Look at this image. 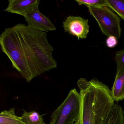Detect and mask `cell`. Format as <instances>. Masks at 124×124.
<instances>
[{"instance_id": "2e32d148", "label": "cell", "mask_w": 124, "mask_h": 124, "mask_svg": "<svg viewBox=\"0 0 124 124\" xmlns=\"http://www.w3.org/2000/svg\"><path fill=\"white\" fill-rule=\"evenodd\" d=\"M77 124V122H75V123H74V124Z\"/></svg>"}, {"instance_id": "4fadbf2b", "label": "cell", "mask_w": 124, "mask_h": 124, "mask_svg": "<svg viewBox=\"0 0 124 124\" xmlns=\"http://www.w3.org/2000/svg\"><path fill=\"white\" fill-rule=\"evenodd\" d=\"M116 71L124 69V49L118 51L115 54Z\"/></svg>"}, {"instance_id": "6da1fadb", "label": "cell", "mask_w": 124, "mask_h": 124, "mask_svg": "<svg viewBox=\"0 0 124 124\" xmlns=\"http://www.w3.org/2000/svg\"><path fill=\"white\" fill-rule=\"evenodd\" d=\"M47 35L21 23L6 28L0 35L1 51L28 82L57 67Z\"/></svg>"}, {"instance_id": "277c9868", "label": "cell", "mask_w": 124, "mask_h": 124, "mask_svg": "<svg viewBox=\"0 0 124 124\" xmlns=\"http://www.w3.org/2000/svg\"><path fill=\"white\" fill-rule=\"evenodd\" d=\"M90 14L98 23L102 33L106 36L121 37V19L113 11L107 6L88 7Z\"/></svg>"}, {"instance_id": "ba28073f", "label": "cell", "mask_w": 124, "mask_h": 124, "mask_svg": "<svg viewBox=\"0 0 124 124\" xmlns=\"http://www.w3.org/2000/svg\"><path fill=\"white\" fill-rule=\"evenodd\" d=\"M111 91L115 101L118 102L124 99V69L116 71L115 81Z\"/></svg>"}, {"instance_id": "52a82bcc", "label": "cell", "mask_w": 124, "mask_h": 124, "mask_svg": "<svg viewBox=\"0 0 124 124\" xmlns=\"http://www.w3.org/2000/svg\"><path fill=\"white\" fill-rule=\"evenodd\" d=\"M40 1V0H9L8 6L4 11L23 16L30 11L39 9Z\"/></svg>"}, {"instance_id": "7c38bea8", "label": "cell", "mask_w": 124, "mask_h": 124, "mask_svg": "<svg viewBox=\"0 0 124 124\" xmlns=\"http://www.w3.org/2000/svg\"><path fill=\"white\" fill-rule=\"evenodd\" d=\"M79 5H85L88 7L106 6V0H76Z\"/></svg>"}, {"instance_id": "5bb4252c", "label": "cell", "mask_w": 124, "mask_h": 124, "mask_svg": "<svg viewBox=\"0 0 124 124\" xmlns=\"http://www.w3.org/2000/svg\"><path fill=\"white\" fill-rule=\"evenodd\" d=\"M118 43L117 39L113 36H108L106 40V44L109 48L115 47Z\"/></svg>"}, {"instance_id": "8992f818", "label": "cell", "mask_w": 124, "mask_h": 124, "mask_svg": "<svg viewBox=\"0 0 124 124\" xmlns=\"http://www.w3.org/2000/svg\"><path fill=\"white\" fill-rule=\"evenodd\" d=\"M23 17L27 23L28 26L32 29L46 33L56 30L55 25L50 19L39 9L28 12Z\"/></svg>"}, {"instance_id": "5b68a950", "label": "cell", "mask_w": 124, "mask_h": 124, "mask_svg": "<svg viewBox=\"0 0 124 124\" xmlns=\"http://www.w3.org/2000/svg\"><path fill=\"white\" fill-rule=\"evenodd\" d=\"M65 33L80 39L86 38L89 32V19L81 17L69 16L63 22Z\"/></svg>"}, {"instance_id": "30bf717a", "label": "cell", "mask_w": 124, "mask_h": 124, "mask_svg": "<svg viewBox=\"0 0 124 124\" xmlns=\"http://www.w3.org/2000/svg\"><path fill=\"white\" fill-rule=\"evenodd\" d=\"M20 118L25 124H45L43 116L34 111L29 112L24 111Z\"/></svg>"}, {"instance_id": "3957f363", "label": "cell", "mask_w": 124, "mask_h": 124, "mask_svg": "<svg viewBox=\"0 0 124 124\" xmlns=\"http://www.w3.org/2000/svg\"><path fill=\"white\" fill-rule=\"evenodd\" d=\"M80 107L79 92L70 90L62 104L54 111L49 124H73L78 120Z\"/></svg>"}, {"instance_id": "9a60e30c", "label": "cell", "mask_w": 124, "mask_h": 124, "mask_svg": "<svg viewBox=\"0 0 124 124\" xmlns=\"http://www.w3.org/2000/svg\"><path fill=\"white\" fill-rule=\"evenodd\" d=\"M105 124H124V121L118 117L110 116L107 119Z\"/></svg>"}, {"instance_id": "8fae6325", "label": "cell", "mask_w": 124, "mask_h": 124, "mask_svg": "<svg viewBox=\"0 0 124 124\" xmlns=\"http://www.w3.org/2000/svg\"><path fill=\"white\" fill-rule=\"evenodd\" d=\"M106 6L124 20V0H106Z\"/></svg>"}, {"instance_id": "9c48e42d", "label": "cell", "mask_w": 124, "mask_h": 124, "mask_svg": "<svg viewBox=\"0 0 124 124\" xmlns=\"http://www.w3.org/2000/svg\"><path fill=\"white\" fill-rule=\"evenodd\" d=\"M0 124H25L20 117L15 114V108L4 110L0 113Z\"/></svg>"}, {"instance_id": "7a4b0ae2", "label": "cell", "mask_w": 124, "mask_h": 124, "mask_svg": "<svg viewBox=\"0 0 124 124\" xmlns=\"http://www.w3.org/2000/svg\"><path fill=\"white\" fill-rule=\"evenodd\" d=\"M80 107L77 124H105L115 103L108 86L95 79L80 78Z\"/></svg>"}]
</instances>
